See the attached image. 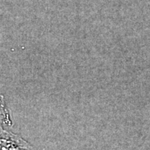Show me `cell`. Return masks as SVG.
I'll list each match as a JSON object with an SVG mask.
<instances>
[{
  "instance_id": "6da1fadb",
  "label": "cell",
  "mask_w": 150,
  "mask_h": 150,
  "mask_svg": "<svg viewBox=\"0 0 150 150\" xmlns=\"http://www.w3.org/2000/svg\"><path fill=\"white\" fill-rule=\"evenodd\" d=\"M33 146L19 135L6 129L0 131V150L31 149Z\"/></svg>"
},
{
  "instance_id": "7a4b0ae2",
  "label": "cell",
  "mask_w": 150,
  "mask_h": 150,
  "mask_svg": "<svg viewBox=\"0 0 150 150\" xmlns=\"http://www.w3.org/2000/svg\"><path fill=\"white\" fill-rule=\"evenodd\" d=\"M12 126L10 111H9L4 97L0 95V131Z\"/></svg>"
}]
</instances>
